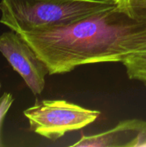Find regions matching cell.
Masks as SVG:
<instances>
[{"label":"cell","instance_id":"5b68a950","mask_svg":"<svg viewBox=\"0 0 146 147\" xmlns=\"http://www.w3.org/2000/svg\"><path fill=\"white\" fill-rule=\"evenodd\" d=\"M72 147H146V121L124 120L102 133L84 135Z\"/></svg>","mask_w":146,"mask_h":147},{"label":"cell","instance_id":"8992f818","mask_svg":"<svg viewBox=\"0 0 146 147\" xmlns=\"http://www.w3.org/2000/svg\"><path fill=\"white\" fill-rule=\"evenodd\" d=\"M122 64L129 79L139 81L146 86V51L129 56Z\"/></svg>","mask_w":146,"mask_h":147},{"label":"cell","instance_id":"6da1fadb","mask_svg":"<svg viewBox=\"0 0 146 147\" xmlns=\"http://www.w3.org/2000/svg\"><path fill=\"white\" fill-rule=\"evenodd\" d=\"M49 75L97 63L123 62L146 51V0H130L74 23L18 33Z\"/></svg>","mask_w":146,"mask_h":147},{"label":"cell","instance_id":"9c48e42d","mask_svg":"<svg viewBox=\"0 0 146 147\" xmlns=\"http://www.w3.org/2000/svg\"><path fill=\"white\" fill-rule=\"evenodd\" d=\"M0 89H1V84H0Z\"/></svg>","mask_w":146,"mask_h":147},{"label":"cell","instance_id":"277c9868","mask_svg":"<svg viewBox=\"0 0 146 147\" xmlns=\"http://www.w3.org/2000/svg\"><path fill=\"white\" fill-rule=\"evenodd\" d=\"M0 53L22 77L32 93L41 94L49 70L22 35L13 30L0 34Z\"/></svg>","mask_w":146,"mask_h":147},{"label":"cell","instance_id":"52a82bcc","mask_svg":"<svg viewBox=\"0 0 146 147\" xmlns=\"http://www.w3.org/2000/svg\"><path fill=\"white\" fill-rule=\"evenodd\" d=\"M14 102L13 96L10 93H4L0 96V147L3 146L2 142V128L5 116Z\"/></svg>","mask_w":146,"mask_h":147},{"label":"cell","instance_id":"3957f363","mask_svg":"<svg viewBox=\"0 0 146 147\" xmlns=\"http://www.w3.org/2000/svg\"><path fill=\"white\" fill-rule=\"evenodd\" d=\"M30 130L56 141L67 133L84 128L96 121L101 112L85 109L65 100L37 101L23 112Z\"/></svg>","mask_w":146,"mask_h":147},{"label":"cell","instance_id":"7a4b0ae2","mask_svg":"<svg viewBox=\"0 0 146 147\" xmlns=\"http://www.w3.org/2000/svg\"><path fill=\"white\" fill-rule=\"evenodd\" d=\"M114 5V0H1L0 22L28 32L69 25Z\"/></svg>","mask_w":146,"mask_h":147},{"label":"cell","instance_id":"ba28073f","mask_svg":"<svg viewBox=\"0 0 146 147\" xmlns=\"http://www.w3.org/2000/svg\"><path fill=\"white\" fill-rule=\"evenodd\" d=\"M116 3H129L130 0H114Z\"/></svg>","mask_w":146,"mask_h":147}]
</instances>
